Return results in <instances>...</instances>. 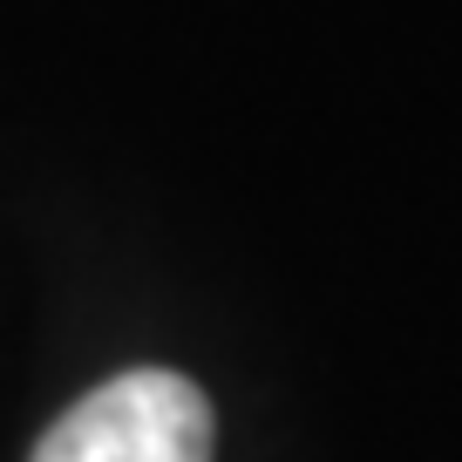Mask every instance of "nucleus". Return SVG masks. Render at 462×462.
<instances>
[{
	"label": "nucleus",
	"mask_w": 462,
	"mask_h": 462,
	"mask_svg": "<svg viewBox=\"0 0 462 462\" xmlns=\"http://www.w3.org/2000/svg\"><path fill=\"white\" fill-rule=\"evenodd\" d=\"M211 402L198 381L171 367H130L88 388L28 462H211Z\"/></svg>",
	"instance_id": "f257e3e1"
}]
</instances>
